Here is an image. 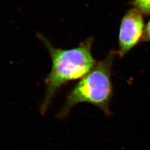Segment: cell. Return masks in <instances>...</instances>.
<instances>
[{"mask_svg": "<svg viewBox=\"0 0 150 150\" xmlns=\"http://www.w3.org/2000/svg\"><path fill=\"white\" fill-rule=\"evenodd\" d=\"M142 39L144 41H150V20L145 27Z\"/></svg>", "mask_w": 150, "mask_h": 150, "instance_id": "5", "label": "cell"}, {"mask_svg": "<svg viewBox=\"0 0 150 150\" xmlns=\"http://www.w3.org/2000/svg\"><path fill=\"white\" fill-rule=\"evenodd\" d=\"M117 52L112 50L106 57L97 63L95 67L81 79L70 91L64 106L57 117L66 118L76 105L86 102L100 108L107 115H111L110 103L113 95L112 67Z\"/></svg>", "mask_w": 150, "mask_h": 150, "instance_id": "2", "label": "cell"}, {"mask_svg": "<svg viewBox=\"0 0 150 150\" xmlns=\"http://www.w3.org/2000/svg\"><path fill=\"white\" fill-rule=\"evenodd\" d=\"M38 38L47 49L52 59V67L45 79L46 95L41 105L40 111L45 114L56 93L62 86L72 81L82 79L96 66L91 49L92 38H87L75 48L62 50L54 47L43 35Z\"/></svg>", "mask_w": 150, "mask_h": 150, "instance_id": "1", "label": "cell"}, {"mask_svg": "<svg viewBox=\"0 0 150 150\" xmlns=\"http://www.w3.org/2000/svg\"><path fill=\"white\" fill-rule=\"evenodd\" d=\"M144 32L142 14L134 8L129 10L123 16L120 24L117 52L120 57H123L139 42Z\"/></svg>", "mask_w": 150, "mask_h": 150, "instance_id": "3", "label": "cell"}, {"mask_svg": "<svg viewBox=\"0 0 150 150\" xmlns=\"http://www.w3.org/2000/svg\"><path fill=\"white\" fill-rule=\"evenodd\" d=\"M131 5L142 15H150V0H132Z\"/></svg>", "mask_w": 150, "mask_h": 150, "instance_id": "4", "label": "cell"}]
</instances>
